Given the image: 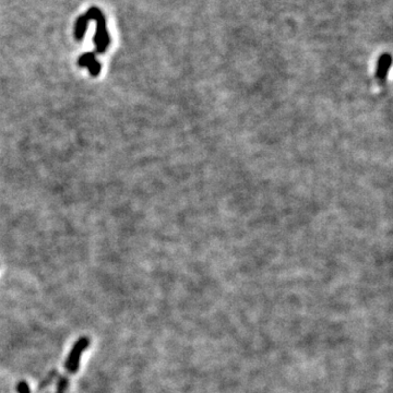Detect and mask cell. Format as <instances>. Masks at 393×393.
Segmentation results:
<instances>
[{"mask_svg":"<svg viewBox=\"0 0 393 393\" xmlns=\"http://www.w3.org/2000/svg\"><path fill=\"white\" fill-rule=\"evenodd\" d=\"M84 16L89 21L91 20L95 21L96 30L93 38L94 46L96 52H99V54H104V52L107 51V48L110 44V37L107 31V23H106L104 14L102 13L99 8L92 7L87 10Z\"/></svg>","mask_w":393,"mask_h":393,"instance_id":"obj_1","label":"cell"},{"mask_svg":"<svg viewBox=\"0 0 393 393\" xmlns=\"http://www.w3.org/2000/svg\"><path fill=\"white\" fill-rule=\"evenodd\" d=\"M391 61H392V59H391L390 54H383L379 58V60H378L376 79L379 81L380 84H383V82L386 81L387 74L391 67Z\"/></svg>","mask_w":393,"mask_h":393,"instance_id":"obj_2","label":"cell"},{"mask_svg":"<svg viewBox=\"0 0 393 393\" xmlns=\"http://www.w3.org/2000/svg\"><path fill=\"white\" fill-rule=\"evenodd\" d=\"M87 343H89V342H87L85 339L81 340V341H79L76 344V346L74 347V349H72L71 355L69 357V361H68V364H67L68 368H69L71 371H76L77 370L78 363H79L81 353L83 352V349L87 345Z\"/></svg>","mask_w":393,"mask_h":393,"instance_id":"obj_3","label":"cell"},{"mask_svg":"<svg viewBox=\"0 0 393 393\" xmlns=\"http://www.w3.org/2000/svg\"><path fill=\"white\" fill-rule=\"evenodd\" d=\"M89 20H87L86 17L84 16H80L79 18L77 19L76 24H75V37L77 41H82L84 38V35L86 33V28H87V24H89Z\"/></svg>","mask_w":393,"mask_h":393,"instance_id":"obj_4","label":"cell"},{"mask_svg":"<svg viewBox=\"0 0 393 393\" xmlns=\"http://www.w3.org/2000/svg\"><path fill=\"white\" fill-rule=\"evenodd\" d=\"M95 59H96V56L94 52H85V54L81 55L79 59H78V65H79L80 67L87 68V66H89L91 62L94 61Z\"/></svg>","mask_w":393,"mask_h":393,"instance_id":"obj_5","label":"cell"},{"mask_svg":"<svg viewBox=\"0 0 393 393\" xmlns=\"http://www.w3.org/2000/svg\"><path fill=\"white\" fill-rule=\"evenodd\" d=\"M87 69H89V72L92 77H98L101 72V64L98 61V59H95L87 66Z\"/></svg>","mask_w":393,"mask_h":393,"instance_id":"obj_6","label":"cell"},{"mask_svg":"<svg viewBox=\"0 0 393 393\" xmlns=\"http://www.w3.org/2000/svg\"><path fill=\"white\" fill-rule=\"evenodd\" d=\"M18 388H19V391H20L21 393H28V388L26 383H23V382L20 383Z\"/></svg>","mask_w":393,"mask_h":393,"instance_id":"obj_7","label":"cell"}]
</instances>
